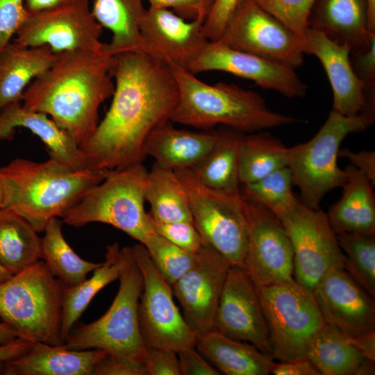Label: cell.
<instances>
[{
    "instance_id": "cell-1",
    "label": "cell",
    "mask_w": 375,
    "mask_h": 375,
    "mask_svg": "<svg viewBox=\"0 0 375 375\" xmlns=\"http://www.w3.org/2000/svg\"><path fill=\"white\" fill-rule=\"evenodd\" d=\"M115 90L110 106L80 146L90 169L114 170L142 163L150 133L170 121L179 93L169 65L147 52L111 56Z\"/></svg>"
},
{
    "instance_id": "cell-2",
    "label": "cell",
    "mask_w": 375,
    "mask_h": 375,
    "mask_svg": "<svg viewBox=\"0 0 375 375\" xmlns=\"http://www.w3.org/2000/svg\"><path fill=\"white\" fill-rule=\"evenodd\" d=\"M110 60L103 50L59 53L26 88L23 106L47 115L81 146L99 122L100 106L114 92Z\"/></svg>"
},
{
    "instance_id": "cell-3",
    "label": "cell",
    "mask_w": 375,
    "mask_h": 375,
    "mask_svg": "<svg viewBox=\"0 0 375 375\" xmlns=\"http://www.w3.org/2000/svg\"><path fill=\"white\" fill-rule=\"evenodd\" d=\"M108 170H76L54 160L36 162L17 158L0 168L3 188L2 208L24 218L38 233L51 219L62 217Z\"/></svg>"
},
{
    "instance_id": "cell-4",
    "label": "cell",
    "mask_w": 375,
    "mask_h": 375,
    "mask_svg": "<svg viewBox=\"0 0 375 375\" xmlns=\"http://www.w3.org/2000/svg\"><path fill=\"white\" fill-rule=\"evenodd\" d=\"M176 81L179 98L172 113V123L200 130L226 126L251 133L293 124L297 119L275 112L254 91L233 83L209 85L196 74L169 65Z\"/></svg>"
},
{
    "instance_id": "cell-5",
    "label": "cell",
    "mask_w": 375,
    "mask_h": 375,
    "mask_svg": "<svg viewBox=\"0 0 375 375\" xmlns=\"http://www.w3.org/2000/svg\"><path fill=\"white\" fill-rule=\"evenodd\" d=\"M65 287L40 260L0 284V318L33 344L62 345Z\"/></svg>"
},
{
    "instance_id": "cell-6",
    "label": "cell",
    "mask_w": 375,
    "mask_h": 375,
    "mask_svg": "<svg viewBox=\"0 0 375 375\" xmlns=\"http://www.w3.org/2000/svg\"><path fill=\"white\" fill-rule=\"evenodd\" d=\"M374 120V107L355 116L331 110L310 140L288 148V167L292 183L300 190V200L306 206L319 208L328 192L342 186L347 172L338 164L340 145L348 135L366 130Z\"/></svg>"
},
{
    "instance_id": "cell-7",
    "label": "cell",
    "mask_w": 375,
    "mask_h": 375,
    "mask_svg": "<svg viewBox=\"0 0 375 375\" xmlns=\"http://www.w3.org/2000/svg\"><path fill=\"white\" fill-rule=\"evenodd\" d=\"M122 251L124 263L111 306L96 321L73 328L64 346L72 350L101 349L110 355L144 363L147 346L138 316L143 278L132 247H123Z\"/></svg>"
},
{
    "instance_id": "cell-8",
    "label": "cell",
    "mask_w": 375,
    "mask_h": 375,
    "mask_svg": "<svg viewBox=\"0 0 375 375\" xmlns=\"http://www.w3.org/2000/svg\"><path fill=\"white\" fill-rule=\"evenodd\" d=\"M147 173L142 163L109 170L66 212L62 222L74 227L92 222L109 224L144 244L155 232L144 209Z\"/></svg>"
},
{
    "instance_id": "cell-9",
    "label": "cell",
    "mask_w": 375,
    "mask_h": 375,
    "mask_svg": "<svg viewBox=\"0 0 375 375\" xmlns=\"http://www.w3.org/2000/svg\"><path fill=\"white\" fill-rule=\"evenodd\" d=\"M273 358H307L313 339L326 324L312 291L295 281L258 288Z\"/></svg>"
},
{
    "instance_id": "cell-10",
    "label": "cell",
    "mask_w": 375,
    "mask_h": 375,
    "mask_svg": "<svg viewBox=\"0 0 375 375\" xmlns=\"http://www.w3.org/2000/svg\"><path fill=\"white\" fill-rule=\"evenodd\" d=\"M187 191L193 222L206 243L231 265L244 267L248 226L241 193L208 188L190 169H174Z\"/></svg>"
},
{
    "instance_id": "cell-11",
    "label": "cell",
    "mask_w": 375,
    "mask_h": 375,
    "mask_svg": "<svg viewBox=\"0 0 375 375\" xmlns=\"http://www.w3.org/2000/svg\"><path fill=\"white\" fill-rule=\"evenodd\" d=\"M132 248L143 278L138 316L146 345L176 352L195 347L197 336L176 306L172 286L153 264L144 245L138 242Z\"/></svg>"
},
{
    "instance_id": "cell-12",
    "label": "cell",
    "mask_w": 375,
    "mask_h": 375,
    "mask_svg": "<svg viewBox=\"0 0 375 375\" xmlns=\"http://www.w3.org/2000/svg\"><path fill=\"white\" fill-rule=\"evenodd\" d=\"M293 249V277L312 291L329 270L344 268L345 257L337 235L319 208L313 209L300 199L296 206L279 219Z\"/></svg>"
},
{
    "instance_id": "cell-13",
    "label": "cell",
    "mask_w": 375,
    "mask_h": 375,
    "mask_svg": "<svg viewBox=\"0 0 375 375\" xmlns=\"http://www.w3.org/2000/svg\"><path fill=\"white\" fill-rule=\"evenodd\" d=\"M217 41L294 69L304 60L301 38L254 0L239 1Z\"/></svg>"
},
{
    "instance_id": "cell-14",
    "label": "cell",
    "mask_w": 375,
    "mask_h": 375,
    "mask_svg": "<svg viewBox=\"0 0 375 375\" xmlns=\"http://www.w3.org/2000/svg\"><path fill=\"white\" fill-rule=\"evenodd\" d=\"M103 27L94 17L89 0L35 13H28L13 42L23 47L47 46L56 53L102 50Z\"/></svg>"
},
{
    "instance_id": "cell-15",
    "label": "cell",
    "mask_w": 375,
    "mask_h": 375,
    "mask_svg": "<svg viewBox=\"0 0 375 375\" xmlns=\"http://www.w3.org/2000/svg\"><path fill=\"white\" fill-rule=\"evenodd\" d=\"M242 198L248 226L244 268L258 288L294 281L293 249L281 221L261 204Z\"/></svg>"
},
{
    "instance_id": "cell-16",
    "label": "cell",
    "mask_w": 375,
    "mask_h": 375,
    "mask_svg": "<svg viewBox=\"0 0 375 375\" xmlns=\"http://www.w3.org/2000/svg\"><path fill=\"white\" fill-rule=\"evenodd\" d=\"M230 267L218 251L205 243L196 263L172 285L182 315L197 338L215 329V313Z\"/></svg>"
},
{
    "instance_id": "cell-17",
    "label": "cell",
    "mask_w": 375,
    "mask_h": 375,
    "mask_svg": "<svg viewBox=\"0 0 375 375\" xmlns=\"http://www.w3.org/2000/svg\"><path fill=\"white\" fill-rule=\"evenodd\" d=\"M214 328L270 353L268 328L258 288L244 267L231 265L215 313Z\"/></svg>"
},
{
    "instance_id": "cell-18",
    "label": "cell",
    "mask_w": 375,
    "mask_h": 375,
    "mask_svg": "<svg viewBox=\"0 0 375 375\" xmlns=\"http://www.w3.org/2000/svg\"><path fill=\"white\" fill-rule=\"evenodd\" d=\"M188 70L194 74L225 72L288 98L303 97L308 89L295 69L231 48L219 41H208Z\"/></svg>"
},
{
    "instance_id": "cell-19",
    "label": "cell",
    "mask_w": 375,
    "mask_h": 375,
    "mask_svg": "<svg viewBox=\"0 0 375 375\" xmlns=\"http://www.w3.org/2000/svg\"><path fill=\"white\" fill-rule=\"evenodd\" d=\"M301 40L304 53L316 56L327 74L333 92L332 110L355 116L375 107L374 88H368L355 73L348 46L310 27Z\"/></svg>"
},
{
    "instance_id": "cell-20",
    "label": "cell",
    "mask_w": 375,
    "mask_h": 375,
    "mask_svg": "<svg viewBox=\"0 0 375 375\" xmlns=\"http://www.w3.org/2000/svg\"><path fill=\"white\" fill-rule=\"evenodd\" d=\"M312 293L326 324L346 335L375 331V303L344 268L327 272Z\"/></svg>"
},
{
    "instance_id": "cell-21",
    "label": "cell",
    "mask_w": 375,
    "mask_h": 375,
    "mask_svg": "<svg viewBox=\"0 0 375 375\" xmlns=\"http://www.w3.org/2000/svg\"><path fill=\"white\" fill-rule=\"evenodd\" d=\"M201 26L171 10L149 6L140 24L142 51L168 65L188 70L209 41Z\"/></svg>"
},
{
    "instance_id": "cell-22",
    "label": "cell",
    "mask_w": 375,
    "mask_h": 375,
    "mask_svg": "<svg viewBox=\"0 0 375 375\" xmlns=\"http://www.w3.org/2000/svg\"><path fill=\"white\" fill-rule=\"evenodd\" d=\"M14 102L0 112V140H12L16 128L28 129L44 143L50 159L76 170L90 169L74 138L47 115Z\"/></svg>"
},
{
    "instance_id": "cell-23",
    "label": "cell",
    "mask_w": 375,
    "mask_h": 375,
    "mask_svg": "<svg viewBox=\"0 0 375 375\" xmlns=\"http://www.w3.org/2000/svg\"><path fill=\"white\" fill-rule=\"evenodd\" d=\"M108 354L101 349L72 350L42 342L32 344L22 355L6 361L8 375H93Z\"/></svg>"
},
{
    "instance_id": "cell-24",
    "label": "cell",
    "mask_w": 375,
    "mask_h": 375,
    "mask_svg": "<svg viewBox=\"0 0 375 375\" xmlns=\"http://www.w3.org/2000/svg\"><path fill=\"white\" fill-rule=\"evenodd\" d=\"M309 26L348 46L351 53L367 47L375 38L368 26L366 0H317Z\"/></svg>"
},
{
    "instance_id": "cell-25",
    "label": "cell",
    "mask_w": 375,
    "mask_h": 375,
    "mask_svg": "<svg viewBox=\"0 0 375 375\" xmlns=\"http://www.w3.org/2000/svg\"><path fill=\"white\" fill-rule=\"evenodd\" d=\"M217 138V129L193 131L174 127L168 121L156 128L144 145L146 156L172 169H190L210 151Z\"/></svg>"
},
{
    "instance_id": "cell-26",
    "label": "cell",
    "mask_w": 375,
    "mask_h": 375,
    "mask_svg": "<svg viewBox=\"0 0 375 375\" xmlns=\"http://www.w3.org/2000/svg\"><path fill=\"white\" fill-rule=\"evenodd\" d=\"M344 169L347 178L341 187L342 196L326 213L329 224L336 234L375 235L374 185L351 164Z\"/></svg>"
},
{
    "instance_id": "cell-27",
    "label": "cell",
    "mask_w": 375,
    "mask_h": 375,
    "mask_svg": "<svg viewBox=\"0 0 375 375\" xmlns=\"http://www.w3.org/2000/svg\"><path fill=\"white\" fill-rule=\"evenodd\" d=\"M58 53L47 46L23 47L10 42L0 51V112L22 101L28 85L56 62Z\"/></svg>"
},
{
    "instance_id": "cell-28",
    "label": "cell",
    "mask_w": 375,
    "mask_h": 375,
    "mask_svg": "<svg viewBox=\"0 0 375 375\" xmlns=\"http://www.w3.org/2000/svg\"><path fill=\"white\" fill-rule=\"evenodd\" d=\"M195 347L219 372L226 375H267L274 362L270 353L215 329L198 337Z\"/></svg>"
},
{
    "instance_id": "cell-29",
    "label": "cell",
    "mask_w": 375,
    "mask_h": 375,
    "mask_svg": "<svg viewBox=\"0 0 375 375\" xmlns=\"http://www.w3.org/2000/svg\"><path fill=\"white\" fill-rule=\"evenodd\" d=\"M92 13L97 22L110 31L109 43L103 51L110 56L142 51L140 24L146 9L143 0H94Z\"/></svg>"
},
{
    "instance_id": "cell-30",
    "label": "cell",
    "mask_w": 375,
    "mask_h": 375,
    "mask_svg": "<svg viewBox=\"0 0 375 375\" xmlns=\"http://www.w3.org/2000/svg\"><path fill=\"white\" fill-rule=\"evenodd\" d=\"M243 133L226 126L217 129V138L212 148L190 168L199 182L212 189L240 192L238 153Z\"/></svg>"
},
{
    "instance_id": "cell-31",
    "label": "cell",
    "mask_w": 375,
    "mask_h": 375,
    "mask_svg": "<svg viewBox=\"0 0 375 375\" xmlns=\"http://www.w3.org/2000/svg\"><path fill=\"white\" fill-rule=\"evenodd\" d=\"M145 200L156 221L193 222L187 191L174 169L154 162L147 173Z\"/></svg>"
},
{
    "instance_id": "cell-32",
    "label": "cell",
    "mask_w": 375,
    "mask_h": 375,
    "mask_svg": "<svg viewBox=\"0 0 375 375\" xmlns=\"http://www.w3.org/2000/svg\"><path fill=\"white\" fill-rule=\"evenodd\" d=\"M124 263L122 249L114 242L107 246L105 261L93 271L90 278L75 287L65 288L62 312V335L65 341L94 296L118 279Z\"/></svg>"
},
{
    "instance_id": "cell-33",
    "label": "cell",
    "mask_w": 375,
    "mask_h": 375,
    "mask_svg": "<svg viewBox=\"0 0 375 375\" xmlns=\"http://www.w3.org/2000/svg\"><path fill=\"white\" fill-rule=\"evenodd\" d=\"M42 238L22 217L0 209V262L13 275L41 260Z\"/></svg>"
},
{
    "instance_id": "cell-34",
    "label": "cell",
    "mask_w": 375,
    "mask_h": 375,
    "mask_svg": "<svg viewBox=\"0 0 375 375\" xmlns=\"http://www.w3.org/2000/svg\"><path fill=\"white\" fill-rule=\"evenodd\" d=\"M62 220H49L42 238V260L51 273L65 288L83 282L90 272L101 265L81 258L70 247L62 233Z\"/></svg>"
},
{
    "instance_id": "cell-35",
    "label": "cell",
    "mask_w": 375,
    "mask_h": 375,
    "mask_svg": "<svg viewBox=\"0 0 375 375\" xmlns=\"http://www.w3.org/2000/svg\"><path fill=\"white\" fill-rule=\"evenodd\" d=\"M287 166L288 147L280 140L265 131L242 134L238 153L241 185Z\"/></svg>"
},
{
    "instance_id": "cell-36",
    "label": "cell",
    "mask_w": 375,
    "mask_h": 375,
    "mask_svg": "<svg viewBox=\"0 0 375 375\" xmlns=\"http://www.w3.org/2000/svg\"><path fill=\"white\" fill-rule=\"evenodd\" d=\"M307 358L323 375H353L366 359L345 334L325 324L311 342Z\"/></svg>"
},
{
    "instance_id": "cell-37",
    "label": "cell",
    "mask_w": 375,
    "mask_h": 375,
    "mask_svg": "<svg viewBox=\"0 0 375 375\" xmlns=\"http://www.w3.org/2000/svg\"><path fill=\"white\" fill-rule=\"evenodd\" d=\"M292 174L284 167L256 181L240 185L241 194L258 203L281 219L297 204L293 193Z\"/></svg>"
},
{
    "instance_id": "cell-38",
    "label": "cell",
    "mask_w": 375,
    "mask_h": 375,
    "mask_svg": "<svg viewBox=\"0 0 375 375\" xmlns=\"http://www.w3.org/2000/svg\"><path fill=\"white\" fill-rule=\"evenodd\" d=\"M336 235L345 257L344 269L362 288L374 298V235L342 233Z\"/></svg>"
},
{
    "instance_id": "cell-39",
    "label": "cell",
    "mask_w": 375,
    "mask_h": 375,
    "mask_svg": "<svg viewBox=\"0 0 375 375\" xmlns=\"http://www.w3.org/2000/svg\"><path fill=\"white\" fill-rule=\"evenodd\" d=\"M143 245L158 272L171 286L193 267L198 258V253L185 251L155 232Z\"/></svg>"
},
{
    "instance_id": "cell-40",
    "label": "cell",
    "mask_w": 375,
    "mask_h": 375,
    "mask_svg": "<svg viewBox=\"0 0 375 375\" xmlns=\"http://www.w3.org/2000/svg\"><path fill=\"white\" fill-rule=\"evenodd\" d=\"M296 35L302 38L317 0H254Z\"/></svg>"
},
{
    "instance_id": "cell-41",
    "label": "cell",
    "mask_w": 375,
    "mask_h": 375,
    "mask_svg": "<svg viewBox=\"0 0 375 375\" xmlns=\"http://www.w3.org/2000/svg\"><path fill=\"white\" fill-rule=\"evenodd\" d=\"M149 217L155 233L185 251L197 253L206 243L194 222H160L153 219L150 214Z\"/></svg>"
},
{
    "instance_id": "cell-42",
    "label": "cell",
    "mask_w": 375,
    "mask_h": 375,
    "mask_svg": "<svg viewBox=\"0 0 375 375\" xmlns=\"http://www.w3.org/2000/svg\"><path fill=\"white\" fill-rule=\"evenodd\" d=\"M28 13L24 0H0V51L10 42Z\"/></svg>"
},
{
    "instance_id": "cell-43",
    "label": "cell",
    "mask_w": 375,
    "mask_h": 375,
    "mask_svg": "<svg viewBox=\"0 0 375 375\" xmlns=\"http://www.w3.org/2000/svg\"><path fill=\"white\" fill-rule=\"evenodd\" d=\"M149 6L171 10L188 21L203 24L208 17L215 0H147Z\"/></svg>"
},
{
    "instance_id": "cell-44",
    "label": "cell",
    "mask_w": 375,
    "mask_h": 375,
    "mask_svg": "<svg viewBox=\"0 0 375 375\" xmlns=\"http://www.w3.org/2000/svg\"><path fill=\"white\" fill-rule=\"evenodd\" d=\"M144 364L147 375H181L177 352L171 349L147 347Z\"/></svg>"
},
{
    "instance_id": "cell-45",
    "label": "cell",
    "mask_w": 375,
    "mask_h": 375,
    "mask_svg": "<svg viewBox=\"0 0 375 375\" xmlns=\"http://www.w3.org/2000/svg\"><path fill=\"white\" fill-rule=\"evenodd\" d=\"M240 0H215L212 9L201 26L209 41L219 40L230 16Z\"/></svg>"
},
{
    "instance_id": "cell-46",
    "label": "cell",
    "mask_w": 375,
    "mask_h": 375,
    "mask_svg": "<svg viewBox=\"0 0 375 375\" xmlns=\"http://www.w3.org/2000/svg\"><path fill=\"white\" fill-rule=\"evenodd\" d=\"M93 375H147L144 364L107 354L95 367Z\"/></svg>"
},
{
    "instance_id": "cell-47",
    "label": "cell",
    "mask_w": 375,
    "mask_h": 375,
    "mask_svg": "<svg viewBox=\"0 0 375 375\" xmlns=\"http://www.w3.org/2000/svg\"><path fill=\"white\" fill-rule=\"evenodd\" d=\"M182 375H218L219 371L208 362L195 347H189L177 352Z\"/></svg>"
},
{
    "instance_id": "cell-48",
    "label": "cell",
    "mask_w": 375,
    "mask_h": 375,
    "mask_svg": "<svg viewBox=\"0 0 375 375\" xmlns=\"http://www.w3.org/2000/svg\"><path fill=\"white\" fill-rule=\"evenodd\" d=\"M350 60L356 75L368 88L375 85V38L370 44L362 49L351 53Z\"/></svg>"
},
{
    "instance_id": "cell-49",
    "label": "cell",
    "mask_w": 375,
    "mask_h": 375,
    "mask_svg": "<svg viewBox=\"0 0 375 375\" xmlns=\"http://www.w3.org/2000/svg\"><path fill=\"white\" fill-rule=\"evenodd\" d=\"M338 156L347 158L351 165L363 173L375 185V152L374 151H353L345 148L340 149Z\"/></svg>"
},
{
    "instance_id": "cell-50",
    "label": "cell",
    "mask_w": 375,
    "mask_h": 375,
    "mask_svg": "<svg viewBox=\"0 0 375 375\" xmlns=\"http://www.w3.org/2000/svg\"><path fill=\"white\" fill-rule=\"evenodd\" d=\"M270 373L275 375H321L318 369L308 358L274 362Z\"/></svg>"
},
{
    "instance_id": "cell-51",
    "label": "cell",
    "mask_w": 375,
    "mask_h": 375,
    "mask_svg": "<svg viewBox=\"0 0 375 375\" xmlns=\"http://www.w3.org/2000/svg\"><path fill=\"white\" fill-rule=\"evenodd\" d=\"M347 337L349 342L365 358L375 361V331Z\"/></svg>"
},
{
    "instance_id": "cell-52",
    "label": "cell",
    "mask_w": 375,
    "mask_h": 375,
    "mask_svg": "<svg viewBox=\"0 0 375 375\" xmlns=\"http://www.w3.org/2000/svg\"><path fill=\"white\" fill-rule=\"evenodd\" d=\"M33 343L17 338L7 344L0 345V362L14 359L26 352Z\"/></svg>"
},
{
    "instance_id": "cell-53",
    "label": "cell",
    "mask_w": 375,
    "mask_h": 375,
    "mask_svg": "<svg viewBox=\"0 0 375 375\" xmlns=\"http://www.w3.org/2000/svg\"><path fill=\"white\" fill-rule=\"evenodd\" d=\"M29 13L53 10L68 6L76 0H24Z\"/></svg>"
},
{
    "instance_id": "cell-54",
    "label": "cell",
    "mask_w": 375,
    "mask_h": 375,
    "mask_svg": "<svg viewBox=\"0 0 375 375\" xmlns=\"http://www.w3.org/2000/svg\"><path fill=\"white\" fill-rule=\"evenodd\" d=\"M19 338L17 332L8 324L0 322V345Z\"/></svg>"
},
{
    "instance_id": "cell-55",
    "label": "cell",
    "mask_w": 375,
    "mask_h": 375,
    "mask_svg": "<svg viewBox=\"0 0 375 375\" xmlns=\"http://www.w3.org/2000/svg\"><path fill=\"white\" fill-rule=\"evenodd\" d=\"M374 361L365 359L357 368L355 375H372L375 373Z\"/></svg>"
},
{
    "instance_id": "cell-56",
    "label": "cell",
    "mask_w": 375,
    "mask_h": 375,
    "mask_svg": "<svg viewBox=\"0 0 375 375\" xmlns=\"http://www.w3.org/2000/svg\"><path fill=\"white\" fill-rule=\"evenodd\" d=\"M367 5L368 26L371 32L375 33V0H366Z\"/></svg>"
},
{
    "instance_id": "cell-57",
    "label": "cell",
    "mask_w": 375,
    "mask_h": 375,
    "mask_svg": "<svg viewBox=\"0 0 375 375\" xmlns=\"http://www.w3.org/2000/svg\"><path fill=\"white\" fill-rule=\"evenodd\" d=\"M12 275L0 262V284L9 279Z\"/></svg>"
},
{
    "instance_id": "cell-58",
    "label": "cell",
    "mask_w": 375,
    "mask_h": 375,
    "mask_svg": "<svg viewBox=\"0 0 375 375\" xmlns=\"http://www.w3.org/2000/svg\"><path fill=\"white\" fill-rule=\"evenodd\" d=\"M3 188L1 176L0 174V209L3 208Z\"/></svg>"
},
{
    "instance_id": "cell-59",
    "label": "cell",
    "mask_w": 375,
    "mask_h": 375,
    "mask_svg": "<svg viewBox=\"0 0 375 375\" xmlns=\"http://www.w3.org/2000/svg\"><path fill=\"white\" fill-rule=\"evenodd\" d=\"M6 362H0V374H6Z\"/></svg>"
}]
</instances>
